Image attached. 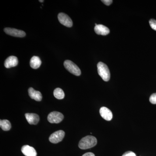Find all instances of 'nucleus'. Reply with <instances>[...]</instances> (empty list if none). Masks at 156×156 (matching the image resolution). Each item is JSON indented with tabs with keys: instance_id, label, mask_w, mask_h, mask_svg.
Instances as JSON below:
<instances>
[{
	"instance_id": "nucleus-1",
	"label": "nucleus",
	"mask_w": 156,
	"mask_h": 156,
	"mask_svg": "<svg viewBox=\"0 0 156 156\" xmlns=\"http://www.w3.org/2000/svg\"><path fill=\"white\" fill-rule=\"evenodd\" d=\"M97 139L95 136H87L82 138L79 144V147L81 149L86 150L94 147L97 144Z\"/></svg>"
},
{
	"instance_id": "nucleus-2",
	"label": "nucleus",
	"mask_w": 156,
	"mask_h": 156,
	"mask_svg": "<svg viewBox=\"0 0 156 156\" xmlns=\"http://www.w3.org/2000/svg\"><path fill=\"white\" fill-rule=\"evenodd\" d=\"M98 72L102 80L108 82L110 79V73L108 67L103 62H100L97 64Z\"/></svg>"
},
{
	"instance_id": "nucleus-3",
	"label": "nucleus",
	"mask_w": 156,
	"mask_h": 156,
	"mask_svg": "<svg viewBox=\"0 0 156 156\" xmlns=\"http://www.w3.org/2000/svg\"><path fill=\"white\" fill-rule=\"evenodd\" d=\"M64 66L65 68L73 74L80 76L81 74L80 69L76 64L72 61L66 60L64 61Z\"/></svg>"
},
{
	"instance_id": "nucleus-4",
	"label": "nucleus",
	"mask_w": 156,
	"mask_h": 156,
	"mask_svg": "<svg viewBox=\"0 0 156 156\" xmlns=\"http://www.w3.org/2000/svg\"><path fill=\"white\" fill-rule=\"evenodd\" d=\"M64 119V116L58 112H53L50 113L48 117V121L50 123L58 124L61 122Z\"/></svg>"
},
{
	"instance_id": "nucleus-5",
	"label": "nucleus",
	"mask_w": 156,
	"mask_h": 156,
	"mask_svg": "<svg viewBox=\"0 0 156 156\" xmlns=\"http://www.w3.org/2000/svg\"><path fill=\"white\" fill-rule=\"evenodd\" d=\"M65 136V132L62 130L56 131L50 135L49 140L53 144H57L60 142L63 139Z\"/></svg>"
},
{
	"instance_id": "nucleus-6",
	"label": "nucleus",
	"mask_w": 156,
	"mask_h": 156,
	"mask_svg": "<svg viewBox=\"0 0 156 156\" xmlns=\"http://www.w3.org/2000/svg\"><path fill=\"white\" fill-rule=\"evenodd\" d=\"M58 21L66 27H72V20L67 14L63 13H60L58 15Z\"/></svg>"
},
{
	"instance_id": "nucleus-7",
	"label": "nucleus",
	"mask_w": 156,
	"mask_h": 156,
	"mask_svg": "<svg viewBox=\"0 0 156 156\" xmlns=\"http://www.w3.org/2000/svg\"><path fill=\"white\" fill-rule=\"evenodd\" d=\"M4 31L7 34L11 36L17 37H23L26 35L25 32L15 28L7 27V28H5Z\"/></svg>"
},
{
	"instance_id": "nucleus-8",
	"label": "nucleus",
	"mask_w": 156,
	"mask_h": 156,
	"mask_svg": "<svg viewBox=\"0 0 156 156\" xmlns=\"http://www.w3.org/2000/svg\"><path fill=\"white\" fill-rule=\"evenodd\" d=\"M18 63V58L16 56H10L5 62V66L6 68H10L17 66Z\"/></svg>"
},
{
	"instance_id": "nucleus-9",
	"label": "nucleus",
	"mask_w": 156,
	"mask_h": 156,
	"mask_svg": "<svg viewBox=\"0 0 156 156\" xmlns=\"http://www.w3.org/2000/svg\"><path fill=\"white\" fill-rule=\"evenodd\" d=\"M22 153L26 156H37L36 151L32 147L29 145H24L21 148Z\"/></svg>"
},
{
	"instance_id": "nucleus-10",
	"label": "nucleus",
	"mask_w": 156,
	"mask_h": 156,
	"mask_svg": "<svg viewBox=\"0 0 156 156\" xmlns=\"http://www.w3.org/2000/svg\"><path fill=\"white\" fill-rule=\"evenodd\" d=\"M100 114L101 117L106 121H111L112 119L113 115L112 112L105 107L100 108Z\"/></svg>"
},
{
	"instance_id": "nucleus-11",
	"label": "nucleus",
	"mask_w": 156,
	"mask_h": 156,
	"mask_svg": "<svg viewBox=\"0 0 156 156\" xmlns=\"http://www.w3.org/2000/svg\"><path fill=\"white\" fill-rule=\"evenodd\" d=\"M94 30L96 34L101 35H107L110 33L109 29L107 27L102 24L95 26Z\"/></svg>"
},
{
	"instance_id": "nucleus-12",
	"label": "nucleus",
	"mask_w": 156,
	"mask_h": 156,
	"mask_svg": "<svg viewBox=\"0 0 156 156\" xmlns=\"http://www.w3.org/2000/svg\"><path fill=\"white\" fill-rule=\"evenodd\" d=\"M25 118L29 124L30 125H37L40 120V117L36 114L26 113Z\"/></svg>"
},
{
	"instance_id": "nucleus-13",
	"label": "nucleus",
	"mask_w": 156,
	"mask_h": 156,
	"mask_svg": "<svg viewBox=\"0 0 156 156\" xmlns=\"http://www.w3.org/2000/svg\"><path fill=\"white\" fill-rule=\"evenodd\" d=\"M28 93L30 97L32 99H34L37 101H40L42 99L41 93L39 91L35 90L33 88H30L28 89Z\"/></svg>"
},
{
	"instance_id": "nucleus-14",
	"label": "nucleus",
	"mask_w": 156,
	"mask_h": 156,
	"mask_svg": "<svg viewBox=\"0 0 156 156\" xmlns=\"http://www.w3.org/2000/svg\"><path fill=\"white\" fill-rule=\"evenodd\" d=\"M30 66L34 69H37L40 67L41 64V61L39 57L37 56H34L31 58Z\"/></svg>"
},
{
	"instance_id": "nucleus-15",
	"label": "nucleus",
	"mask_w": 156,
	"mask_h": 156,
	"mask_svg": "<svg viewBox=\"0 0 156 156\" xmlns=\"http://www.w3.org/2000/svg\"><path fill=\"white\" fill-rule=\"evenodd\" d=\"M0 126L2 129L5 131H9L11 127V123L8 120H1L0 121Z\"/></svg>"
},
{
	"instance_id": "nucleus-16",
	"label": "nucleus",
	"mask_w": 156,
	"mask_h": 156,
	"mask_svg": "<svg viewBox=\"0 0 156 156\" xmlns=\"http://www.w3.org/2000/svg\"><path fill=\"white\" fill-rule=\"evenodd\" d=\"M54 97L58 99H62L64 98L65 93L63 90L59 88H56L53 92Z\"/></svg>"
},
{
	"instance_id": "nucleus-17",
	"label": "nucleus",
	"mask_w": 156,
	"mask_h": 156,
	"mask_svg": "<svg viewBox=\"0 0 156 156\" xmlns=\"http://www.w3.org/2000/svg\"><path fill=\"white\" fill-rule=\"evenodd\" d=\"M150 25L154 30H156V20L154 19H151L149 20Z\"/></svg>"
},
{
	"instance_id": "nucleus-18",
	"label": "nucleus",
	"mask_w": 156,
	"mask_h": 156,
	"mask_svg": "<svg viewBox=\"0 0 156 156\" xmlns=\"http://www.w3.org/2000/svg\"><path fill=\"white\" fill-rule=\"evenodd\" d=\"M150 101L153 104H156V93L151 95L150 97Z\"/></svg>"
},
{
	"instance_id": "nucleus-19",
	"label": "nucleus",
	"mask_w": 156,
	"mask_h": 156,
	"mask_svg": "<svg viewBox=\"0 0 156 156\" xmlns=\"http://www.w3.org/2000/svg\"><path fill=\"white\" fill-rule=\"evenodd\" d=\"M122 156H136V155L133 152L129 151L126 152Z\"/></svg>"
},
{
	"instance_id": "nucleus-20",
	"label": "nucleus",
	"mask_w": 156,
	"mask_h": 156,
	"mask_svg": "<svg viewBox=\"0 0 156 156\" xmlns=\"http://www.w3.org/2000/svg\"><path fill=\"white\" fill-rule=\"evenodd\" d=\"M101 2H102L105 5L109 6L111 5L113 1H112V0H103V1H101Z\"/></svg>"
},
{
	"instance_id": "nucleus-21",
	"label": "nucleus",
	"mask_w": 156,
	"mask_h": 156,
	"mask_svg": "<svg viewBox=\"0 0 156 156\" xmlns=\"http://www.w3.org/2000/svg\"><path fill=\"white\" fill-rule=\"evenodd\" d=\"M82 156H95L94 154L91 152L87 153L84 154Z\"/></svg>"
},
{
	"instance_id": "nucleus-22",
	"label": "nucleus",
	"mask_w": 156,
	"mask_h": 156,
	"mask_svg": "<svg viewBox=\"0 0 156 156\" xmlns=\"http://www.w3.org/2000/svg\"><path fill=\"white\" fill-rule=\"evenodd\" d=\"M39 2H44V1H43V0H42V1H39Z\"/></svg>"
}]
</instances>
